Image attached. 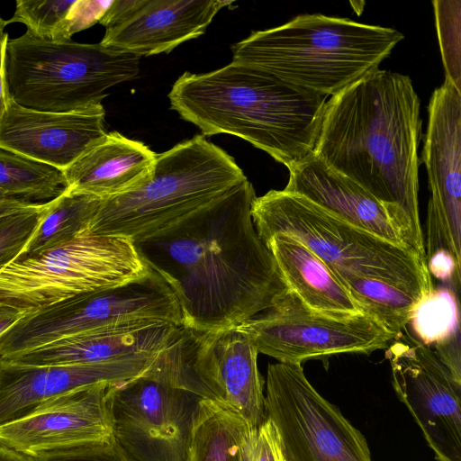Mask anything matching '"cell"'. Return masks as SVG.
Masks as SVG:
<instances>
[{
  "label": "cell",
  "instance_id": "6da1fadb",
  "mask_svg": "<svg viewBox=\"0 0 461 461\" xmlns=\"http://www.w3.org/2000/svg\"><path fill=\"white\" fill-rule=\"evenodd\" d=\"M249 179L156 236L133 242L176 294L182 326L200 332L237 327L290 292L251 217Z\"/></svg>",
  "mask_w": 461,
  "mask_h": 461
},
{
  "label": "cell",
  "instance_id": "7a4b0ae2",
  "mask_svg": "<svg viewBox=\"0 0 461 461\" xmlns=\"http://www.w3.org/2000/svg\"><path fill=\"white\" fill-rule=\"evenodd\" d=\"M420 101L410 77L377 68L326 102L314 155L394 216L425 262L419 212Z\"/></svg>",
  "mask_w": 461,
  "mask_h": 461
},
{
  "label": "cell",
  "instance_id": "3957f363",
  "mask_svg": "<svg viewBox=\"0 0 461 461\" xmlns=\"http://www.w3.org/2000/svg\"><path fill=\"white\" fill-rule=\"evenodd\" d=\"M328 96L235 62L174 83L170 107L203 136L227 133L290 168L314 153Z\"/></svg>",
  "mask_w": 461,
  "mask_h": 461
},
{
  "label": "cell",
  "instance_id": "277c9868",
  "mask_svg": "<svg viewBox=\"0 0 461 461\" xmlns=\"http://www.w3.org/2000/svg\"><path fill=\"white\" fill-rule=\"evenodd\" d=\"M403 38L393 28L305 14L233 44L232 62L333 96L379 68Z\"/></svg>",
  "mask_w": 461,
  "mask_h": 461
},
{
  "label": "cell",
  "instance_id": "5b68a950",
  "mask_svg": "<svg viewBox=\"0 0 461 461\" xmlns=\"http://www.w3.org/2000/svg\"><path fill=\"white\" fill-rule=\"evenodd\" d=\"M193 348L192 332L181 326L144 372L111 384L113 438L135 461L188 460L196 411L211 399L194 372Z\"/></svg>",
  "mask_w": 461,
  "mask_h": 461
},
{
  "label": "cell",
  "instance_id": "8992f818",
  "mask_svg": "<svg viewBox=\"0 0 461 461\" xmlns=\"http://www.w3.org/2000/svg\"><path fill=\"white\" fill-rule=\"evenodd\" d=\"M235 159L204 136L157 155L138 188L102 200L87 229L132 242L156 236L215 203L247 180Z\"/></svg>",
  "mask_w": 461,
  "mask_h": 461
},
{
  "label": "cell",
  "instance_id": "52a82bcc",
  "mask_svg": "<svg viewBox=\"0 0 461 461\" xmlns=\"http://www.w3.org/2000/svg\"><path fill=\"white\" fill-rule=\"evenodd\" d=\"M251 217L263 242L275 235L291 237L338 278L378 279L423 299L433 290L426 262L413 250L341 220L300 194L270 190L254 199Z\"/></svg>",
  "mask_w": 461,
  "mask_h": 461
},
{
  "label": "cell",
  "instance_id": "ba28073f",
  "mask_svg": "<svg viewBox=\"0 0 461 461\" xmlns=\"http://www.w3.org/2000/svg\"><path fill=\"white\" fill-rule=\"evenodd\" d=\"M140 59L100 42L41 40L25 32L6 40L5 79L9 97L20 105L70 112L100 104L107 89L135 78Z\"/></svg>",
  "mask_w": 461,
  "mask_h": 461
},
{
  "label": "cell",
  "instance_id": "9c48e42d",
  "mask_svg": "<svg viewBox=\"0 0 461 461\" xmlns=\"http://www.w3.org/2000/svg\"><path fill=\"white\" fill-rule=\"evenodd\" d=\"M149 270L132 240L95 235L86 228L68 242L0 267V304L28 314L129 283Z\"/></svg>",
  "mask_w": 461,
  "mask_h": 461
},
{
  "label": "cell",
  "instance_id": "30bf717a",
  "mask_svg": "<svg viewBox=\"0 0 461 461\" xmlns=\"http://www.w3.org/2000/svg\"><path fill=\"white\" fill-rule=\"evenodd\" d=\"M141 320L178 326L183 322L176 294L151 268L129 283L81 294L25 314L0 342L7 355L14 356L90 330Z\"/></svg>",
  "mask_w": 461,
  "mask_h": 461
},
{
  "label": "cell",
  "instance_id": "8fae6325",
  "mask_svg": "<svg viewBox=\"0 0 461 461\" xmlns=\"http://www.w3.org/2000/svg\"><path fill=\"white\" fill-rule=\"evenodd\" d=\"M285 461H372L364 435L321 396L301 364H271L265 393Z\"/></svg>",
  "mask_w": 461,
  "mask_h": 461
},
{
  "label": "cell",
  "instance_id": "7c38bea8",
  "mask_svg": "<svg viewBox=\"0 0 461 461\" xmlns=\"http://www.w3.org/2000/svg\"><path fill=\"white\" fill-rule=\"evenodd\" d=\"M258 353L279 363L303 364L337 354L386 349L396 336L375 318L334 316L306 306L293 292L276 306L237 326Z\"/></svg>",
  "mask_w": 461,
  "mask_h": 461
},
{
  "label": "cell",
  "instance_id": "4fadbf2b",
  "mask_svg": "<svg viewBox=\"0 0 461 461\" xmlns=\"http://www.w3.org/2000/svg\"><path fill=\"white\" fill-rule=\"evenodd\" d=\"M393 386L438 461H461V383L407 327L386 348Z\"/></svg>",
  "mask_w": 461,
  "mask_h": 461
},
{
  "label": "cell",
  "instance_id": "5bb4252c",
  "mask_svg": "<svg viewBox=\"0 0 461 461\" xmlns=\"http://www.w3.org/2000/svg\"><path fill=\"white\" fill-rule=\"evenodd\" d=\"M422 161L428 173L426 262L447 258L460 267L461 91L445 78L428 106Z\"/></svg>",
  "mask_w": 461,
  "mask_h": 461
},
{
  "label": "cell",
  "instance_id": "9a60e30c",
  "mask_svg": "<svg viewBox=\"0 0 461 461\" xmlns=\"http://www.w3.org/2000/svg\"><path fill=\"white\" fill-rule=\"evenodd\" d=\"M111 384L76 388L0 425V445L37 461L111 439Z\"/></svg>",
  "mask_w": 461,
  "mask_h": 461
},
{
  "label": "cell",
  "instance_id": "2e32d148",
  "mask_svg": "<svg viewBox=\"0 0 461 461\" xmlns=\"http://www.w3.org/2000/svg\"><path fill=\"white\" fill-rule=\"evenodd\" d=\"M102 104L70 112L27 108L9 98L0 122V149L61 172L106 134Z\"/></svg>",
  "mask_w": 461,
  "mask_h": 461
},
{
  "label": "cell",
  "instance_id": "e0dca14e",
  "mask_svg": "<svg viewBox=\"0 0 461 461\" xmlns=\"http://www.w3.org/2000/svg\"><path fill=\"white\" fill-rule=\"evenodd\" d=\"M258 352L238 327L217 332L195 330L193 366L211 399L236 411L251 427L267 420Z\"/></svg>",
  "mask_w": 461,
  "mask_h": 461
},
{
  "label": "cell",
  "instance_id": "ac0fdd59",
  "mask_svg": "<svg viewBox=\"0 0 461 461\" xmlns=\"http://www.w3.org/2000/svg\"><path fill=\"white\" fill-rule=\"evenodd\" d=\"M156 355L74 366H28L1 360L0 425L76 388L102 382L117 384L136 377L147 369Z\"/></svg>",
  "mask_w": 461,
  "mask_h": 461
},
{
  "label": "cell",
  "instance_id": "d6986e66",
  "mask_svg": "<svg viewBox=\"0 0 461 461\" xmlns=\"http://www.w3.org/2000/svg\"><path fill=\"white\" fill-rule=\"evenodd\" d=\"M228 0H142L120 23L106 28L100 43L139 56L167 53L206 31Z\"/></svg>",
  "mask_w": 461,
  "mask_h": 461
},
{
  "label": "cell",
  "instance_id": "ffe728a7",
  "mask_svg": "<svg viewBox=\"0 0 461 461\" xmlns=\"http://www.w3.org/2000/svg\"><path fill=\"white\" fill-rule=\"evenodd\" d=\"M180 327L158 320L128 321L68 336L3 361L28 366H74L153 355L173 339Z\"/></svg>",
  "mask_w": 461,
  "mask_h": 461
},
{
  "label": "cell",
  "instance_id": "44dd1931",
  "mask_svg": "<svg viewBox=\"0 0 461 461\" xmlns=\"http://www.w3.org/2000/svg\"><path fill=\"white\" fill-rule=\"evenodd\" d=\"M288 170L289 180L285 191L300 194L341 220L405 246L391 211L360 185L327 166L314 153Z\"/></svg>",
  "mask_w": 461,
  "mask_h": 461
},
{
  "label": "cell",
  "instance_id": "7402d4cb",
  "mask_svg": "<svg viewBox=\"0 0 461 461\" xmlns=\"http://www.w3.org/2000/svg\"><path fill=\"white\" fill-rule=\"evenodd\" d=\"M157 155L141 141L107 132L62 171L65 188L101 200L128 193L151 176Z\"/></svg>",
  "mask_w": 461,
  "mask_h": 461
},
{
  "label": "cell",
  "instance_id": "603a6c76",
  "mask_svg": "<svg viewBox=\"0 0 461 461\" xmlns=\"http://www.w3.org/2000/svg\"><path fill=\"white\" fill-rule=\"evenodd\" d=\"M264 243L290 291L306 306L334 316L365 313L330 267L304 245L284 235L272 236Z\"/></svg>",
  "mask_w": 461,
  "mask_h": 461
},
{
  "label": "cell",
  "instance_id": "cb8c5ba5",
  "mask_svg": "<svg viewBox=\"0 0 461 461\" xmlns=\"http://www.w3.org/2000/svg\"><path fill=\"white\" fill-rule=\"evenodd\" d=\"M249 428L236 411L214 400H202L187 461H243L242 444Z\"/></svg>",
  "mask_w": 461,
  "mask_h": 461
},
{
  "label": "cell",
  "instance_id": "d4e9b609",
  "mask_svg": "<svg viewBox=\"0 0 461 461\" xmlns=\"http://www.w3.org/2000/svg\"><path fill=\"white\" fill-rule=\"evenodd\" d=\"M101 199L64 189L50 201L32 236L19 256H30L68 242L86 229ZM18 256V257H19Z\"/></svg>",
  "mask_w": 461,
  "mask_h": 461
},
{
  "label": "cell",
  "instance_id": "484cf974",
  "mask_svg": "<svg viewBox=\"0 0 461 461\" xmlns=\"http://www.w3.org/2000/svg\"><path fill=\"white\" fill-rule=\"evenodd\" d=\"M362 311L395 335L404 330L423 299L420 295L378 279L339 278Z\"/></svg>",
  "mask_w": 461,
  "mask_h": 461
},
{
  "label": "cell",
  "instance_id": "4316f807",
  "mask_svg": "<svg viewBox=\"0 0 461 461\" xmlns=\"http://www.w3.org/2000/svg\"><path fill=\"white\" fill-rule=\"evenodd\" d=\"M64 189V176L58 168L0 149V193L4 195L50 201Z\"/></svg>",
  "mask_w": 461,
  "mask_h": 461
},
{
  "label": "cell",
  "instance_id": "83f0119b",
  "mask_svg": "<svg viewBox=\"0 0 461 461\" xmlns=\"http://www.w3.org/2000/svg\"><path fill=\"white\" fill-rule=\"evenodd\" d=\"M456 292L444 285L432 292L418 304L409 325L420 342L437 343L459 329Z\"/></svg>",
  "mask_w": 461,
  "mask_h": 461
},
{
  "label": "cell",
  "instance_id": "f1b7e54d",
  "mask_svg": "<svg viewBox=\"0 0 461 461\" xmlns=\"http://www.w3.org/2000/svg\"><path fill=\"white\" fill-rule=\"evenodd\" d=\"M75 0H16L13 16L6 23H19L32 37L49 41L72 40L67 21Z\"/></svg>",
  "mask_w": 461,
  "mask_h": 461
},
{
  "label": "cell",
  "instance_id": "f546056e",
  "mask_svg": "<svg viewBox=\"0 0 461 461\" xmlns=\"http://www.w3.org/2000/svg\"><path fill=\"white\" fill-rule=\"evenodd\" d=\"M432 5L446 78L461 91V1L434 0Z\"/></svg>",
  "mask_w": 461,
  "mask_h": 461
},
{
  "label": "cell",
  "instance_id": "4dcf8cb0",
  "mask_svg": "<svg viewBox=\"0 0 461 461\" xmlns=\"http://www.w3.org/2000/svg\"><path fill=\"white\" fill-rule=\"evenodd\" d=\"M49 204L50 201L47 207ZM47 207L41 212L20 213L0 220V267L23 252Z\"/></svg>",
  "mask_w": 461,
  "mask_h": 461
},
{
  "label": "cell",
  "instance_id": "1f68e13d",
  "mask_svg": "<svg viewBox=\"0 0 461 461\" xmlns=\"http://www.w3.org/2000/svg\"><path fill=\"white\" fill-rule=\"evenodd\" d=\"M243 461H285L276 431L269 420L249 428L242 444Z\"/></svg>",
  "mask_w": 461,
  "mask_h": 461
},
{
  "label": "cell",
  "instance_id": "d6a6232c",
  "mask_svg": "<svg viewBox=\"0 0 461 461\" xmlns=\"http://www.w3.org/2000/svg\"><path fill=\"white\" fill-rule=\"evenodd\" d=\"M36 461V460H35ZM37 461H135L115 441L109 440L83 447Z\"/></svg>",
  "mask_w": 461,
  "mask_h": 461
},
{
  "label": "cell",
  "instance_id": "836d02e7",
  "mask_svg": "<svg viewBox=\"0 0 461 461\" xmlns=\"http://www.w3.org/2000/svg\"><path fill=\"white\" fill-rule=\"evenodd\" d=\"M112 1L75 0L67 21L68 36L86 30L100 22Z\"/></svg>",
  "mask_w": 461,
  "mask_h": 461
},
{
  "label": "cell",
  "instance_id": "e575fe53",
  "mask_svg": "<svg viewBox=\"0 0 461 461\" xmlns=\"http://www.w3.org/2000/svg\"><path fill=\"white\" fill-rule=\"evenodd\" d=\"M434 352L450 371L454 378L461 383L460 330L454 331L446 339L435 343Z\"/></svg>",
  "mask_w": 461,
  "mask_h": 461
},
{
  "label": "cell",
  "instance_id": "d590c367",
  "mask_svg": "<svg viewBox=\"0 0 461 461\" xmlns=\"http://www.w3.org/2000/svg\"><path fill=\"white\" fill-rule=\"evenodd\" d=\"M48 203L49 201L39 203L17 197L0 196V220L20 213L41 212L47 207Z\"/></svg>",
  "mask_w": 461,
  "mask_h": 461
},
{
  "label": "cell",
  "instance_id": "8d00e7d4",
  "mask_svg": "<svg viewBox=\"0 0 461 461\" xmlns=\"http://www.w3.org/2000/svg\"><path fill=\"white\" fill-rule=\"evenodd\" d=\"M141 3L142 0H112L99 23L111 27L128 17Z\"/></svg>",
  "mask_w": 461,
  "mask_h": 461
},
{
  "label": "cell",
  "instance_id": "74e56055",
  "mask_svg": "<svg viewBox=\"0 0 461 461\" xmlns=\"http://www.w3.org/2000/svg\"><path fill=\"white\" fill-rule=\"evenodd\" d=\"M8 38V33H5L4 38L0 41V122L6 111L10 98L6 87L4 70L5 46Z\"/></svg>",
  "mask_w": 461,
  "mask_h": 461
},
{
  "label": "cell",
  "instance_id": "f35d334b",
  "mask_svg": "<svg viewBox=\"0 0 461 461\" xmlns=\"http://www.w3.org/2000/svg\"><path fill=\"white\" fill-rule=\"evenodd\" d=\"M24 315L14 308L0 304V337Z\"/></svg>",
  "mask_w": 461,
  "mask_h": 461
},
{
  "label": "cell",
  "instance_id": "ab89813d",
  "mask_svg": "<svg viewBox=\"0 0 461 461\" xmlns=\"http://www.w3.org/2000/svg\"><path fill=\"white\" fill-rule=\"evenodd\" d=\"M0 461H35L34 459L18 453L7 447L0 445Z\"/></svg>",
  "mask_w": 461,
  "mask_h": 461
},
{
  "label": "cell",
  "instance_id": "60d3db41",
  "mask_svg": "<svg viewBox=\"0 0 461 461\" xmlns=\"http://www.w3.org/2000/svg\"><path fill=\"white\" fill-rule=\"evenodd\" d=\"M6 25V21L0 17V41L4 38L5 34V28Z\"/></svg>",
  "mask_w": 461,
  "mask_h": 461
},
{
  "label": "cell",
  "instance_id": "b9f144b4",
  "mask_svg": "<svg viewBox=\"0 0 461 461\" xmlns=\"http://www.w3.org/2000/svg\"><path fill=\"white\" fill-rule=\"evenodd\" d=\"M0 196H6V195H4L3 194L0 193Z\"/></svg>",
  "mask_w": 461,
  "mask_h": 461
},
{
  "label": "cell",
  "instance_id": "7bdbcfd3",
  "mask_svg": "<svg viewBox=\"0 0 461 461\" xmlns=\"http://www.w3.org/2000/svg\"><path fill=\"white\" fill-rule=\"evenodd\" d=\"M1 365H2V361H1V359H0V368H1Z\"/></svg>",
  "mask_w": 461,
  "mask_h": 461
}]
</instances>
